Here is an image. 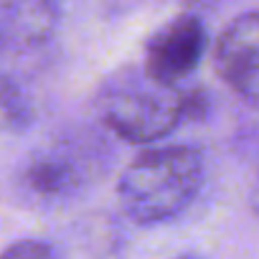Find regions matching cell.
Returning a JSON list of instances; mask_svg holds the SVG:
<instances>
[{"instance_id":"cell-8","label":"cell","mask_w":259,"mask_h":259,"mask_svg":"<svg viewBox=\"0 0 259 259\" xmlns=\"http://www.w3.org/2000/svg\"><path fill=\"white\" fill-rule=\"evenodd\" d=\"M0 259H56V254L46 241L21 239V241L11 244L6 251H0Z\"/></svg>"},{"instance_id":"cell-4","label":"cell","mask_w":259,"mask_h":259,"mask_svg":"<svg viewBox=\"0 0 259 259\" xmlns=\"http://www.w3.org/2000/svg\"><path fill=\"white\" fill-rule=\"evenodd\" d=\"M213 66L244 104L259 109V11L236 16L219 33Z\"/></svg>"},{"instance_id":"cell-2","label":"cell","mask_w":259,"mask_h":259,"mask_svg":"<svg viewBox=\"0 0 259 259\" xmlns=\"http://www.w3.org/2000/svg\"><path fill=\"white\" fill-rule=\"evenodd\" d=\"M203 178L206 160L198 148H150L122 170L117 183L119 206L135 224H163L181 216L198 198Z\"/></svg>"},{"instance_id":"cell-5","label":"cell","mask_w":259,"mask_h":259,"mask_svg":"<svg viewBox=\"0 0 259 259\" xmlns=\"http://www.w3.org/2000/svg\"><path fill=\"white\" fill-rule=\"evenodd\" d=\"M92 176V153L74 140L51 143L36 150L21 173V186L38 201L74 196Z\"/></svg>"},{"instance_id":"cell-3","label":"cell","mask_w":259,"mask_h":259,"mask_svg":"<svg viewBox=\"0 0 259 259\" xmlns=\"http://www.w3.org/2000/svg\"><path fill=\"white\" fill-rule=\"evenodd\" d=\"M206 44L203 21L196 13H181L148 38L143 71L160 84L178 87L198 69Z\"/></svg>"},{"instance_id":"cell-6","label":"cell","mask_w":259,"mask_h":259,"mask_svg":"<svg viewBox=\"0 0 259 259\" xmlns=\"http://www.w3.org/2000/svg\"><path fill=\"white\" fill-rule=\"evenodd\" d=\"M59 23V0H0V54L23 56L44 49Z\"/></svg>"},{"instance_id":"cell-1","label":"cell","mask_w":259,"mask_h":259,"mask_svg":"<svg viewBox=\"0 0 259 259\" xmlns=\"http://www.w3.org/2000/svg\"><path fill=\"white\" fill-rule=\"evenodd\" d=\"M206 97L183 84L170 87L150 79L143 69H122L97 92L102 124L124 143H155L170 138L186 122L201 119Z\"/></svg>"},{"instance_id":"cell-9","label":"cell","mask_w":259,"mask_h":259,"mask_svg":"<svg viewBox=\"0 0 259 259\" xmlns=\"http://www.w3.org/2000/svg\"><path fill=\"white\" fill-rule=\"evenodd\" d=\"M183 3L191 11H203V8H213L216 3H221V0H183Z\"/></svg>"},{"instance_id":"cell-7","label":"cell","mask_w":259,"mask_h":259,"mask_svg":"<svg viewBox=\"0 0 259 259\" xmlns=\"http://www.w3.org/2000/svg\"><path fill=\"white\" fill-rule=\"evenodd\" d=\"M33 122V107L26 92L6 74H0V133H23Z\"/></svg>"}]
</instances>
